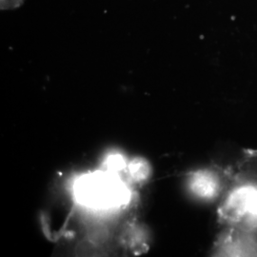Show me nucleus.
Segmentation results:
<instances>
[{"instance_id": "1", "label": "nucleus", "mask_w": 257, "mask_h": 257, "mask_svg": "<svg viewBox=\"0 0 257 257\" xmlns=\"http://www.w3.org/2000/svg\"><path fill=\"white\" fill-rule=\"evenodd\" d=\"M74 192L81 204L99 209L124 206L130 198L127 187L109 171L82 176L75 183Z\"/></svg>"}, {"instance_id": "2", "label": "nucleus", "mask_w": 257, "mask_h": 257, "mask_svg": "<svg viewBox=\"0 0 257 257\" xmlns=\"http://www.w3.org/2000/svg\"><path fill=\"white\" fill-rule=\"evenodd\" d=\"M189 184L192 192L204 199L214 198L224 188L220 175L211 171H201L193 174Z\"/></svg>"}, {"instance_id": "3", "label": "nucleus", "mask_w": 257, "mask_h": 257, "mask_svg": "<svg viewBox=\"0 0 257 257\" xmlns=\"http://www.w3.org/2000/svg\"><path fill=\"white\" fill-rule=\"evenodd\" d=\"M233 179L257 187V153L244 157L236 168Z\"/></svg>"}, {"instance_id": "4", "label": "nucleus", "mask_w": 257, "mask_h": 257, "mask_svg": "<svg viewBox=\"0 0 257 257\" xmlns=\"http://www.w3.org/2000/svg\"><path fill=\"white\" fill-rule=\"evenodd\" d=\"M230 230L235 233L247 253L257 254V225L247 230Z\"/></svg>"}, {"instance_id": "5", "label": "nucleus", "mask_w": 257, "mask_h": 257, "mask_svg": "<svg viewBox=\"0 0 257 257\" xmlns=\"http://www.w3.org/2000/svg\"><path fill=\"white\" fill-rule=\"evenodd\" d=\"M128 174L131 177L138 181H143L147 179L150 175V165L143 158H136L128 165Z\"/></svg>"}, {"instance_id": "6", "label": "nucleus", "mask_w": 257, "mask_h": 257, "mask_svg": "<svg viewBox=\"0 0 257 257\" xmlns=\"http://www.w3.org/2000/svg\"><path fill=\"white\" fill-rule=\"evenodd\" d=\"M106 165H107V170L111 173H115L123 170L124 168H126V163L125 160L120 155H112L109 156V158L106 161Z\"/></svg>"}, {"instance_id": "7", "label": "nucleus", "mask_w": 257, "mask_h": 257, "mask_svg": "<svg viewBox=\"0 0 257 257\" xmlns=\"http://www.w3.org/2000/svg\"><path fill=\"white\" fill-rule=\"evenodd\" d=\"M24 0H1V10H12L19 8Z\"/></svg>"}]
</instances>
